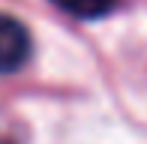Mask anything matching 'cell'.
Here are the masks:
<instances>
[{
  "label": "cell",
  "instance_id": "obj_2",
  "mask_svg": "<svg viewBox=\"0 0 147 144\" xmlns=\"http://www.w3.org/2000/svg\"><path fill=\"white\" fill-rule=\"evenodd\" d=\"M51 3L75 18H102L117 6V0H51Z\"/></svg>",
  "mask_w": 147,
  "mask_h": 144
},
{
  "label": "cell",
  "instance_id": "obj_3",
  "mask_svg": "<svg viewBox=\"0 0 147 144\" xmlns=\"http://www.w3.org/2000/svg\"><path fill=\"white\" fill-rule=\"evenodd\" d=\"M0 144H9V141H0Z\"/></svg>",
  "mask_w": 147,
  "mask_h": 144
},
{
  "label": "cell",
  "instance_id": "obj_1",
  "mask_svg": "<svg viewBox=\"0 0 147 144\" xmlns=\"http://www.w3.org/2000/svg\"><path fill=\"white\" fill-rule=\"evenodd\" d=\"M33 54V39L30 30L18 18L0 12V75L18 72Z\"/></svg>",
  "mask_w": 147,
  "mask_h": 144
}]
</instances>
